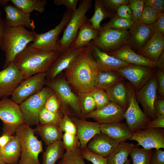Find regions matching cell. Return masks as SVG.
Listing matches in <instances>:
<instances>
[{
  "mask_svg": "<svg viewBox=\"0 0 164 164\" xmlns=\"http://www.w3.org/2000/svg\"><path fill=\"white\" fill-rule=\"evenodd\" d=\"M116 15L119 17L128 20H132L133 13L128 4L120 6L117 10Z\"/></svg>",
  "mask_w": 164,
  "mask_h": 164,
  "instance_id": "681fc988",
  "label": "cell"
},
{
  "mask_svg": "<svg viewBox=\"0 0 164 164\" xmlns=\"http://www.w3.org/2000/svg\"><path fill=\"white\" fill-rule=\"evenodd\" d=\"M138 146L135 145L129 154L132 159V164H151L153 150L140 148Z\"/></svg>",
  "mask_w": 164,
  "mask_h": 164,
  "instance_id": "d590c367",
  "label": "cell"
},
{
  "mask_svg": "<svg viewBox=\"0 0 164 164\" xmlns=\"http://www.w3.org/2000/svg\"><path fill=\"white\" fill-rule=\"evenodd\" d=\"M43 107L47 110L53 112H57L60 110V102L54 92L47 99Z\"/></svg>",
  "mask_w": 164,
  "mask_h": 164,
  "instance_id": "c3c4849f",
  "label": "cell"
},
{
  "mask_svg": "<svg viewBox=\"0 0 164 164\" xmlns=\"http://www.w3.org/2000/svg\"><path fill=\"white\" fill-rule=\"evenodd\" d=\"M81 152L84 159L93 164H107V158L95 154L87 148L81 149Z\"/></svg>",
  "mask_w": 164,
  "mask_h": 164,
  "instance_id": "f6af8a7d",
  "label": "cell"
},
{
  "mask_svg": "<svg viewBox=\"0 0 164 164\" xmlns=\"http://www.w3.org/2000/svg\"><path fill=\"white\" fill-rule=\"evenodd\" d=\"M155 31L164 36V13H161L158 18L153 24Z\"/></svg>",
  "mask_w": 164,
  "mask_h": 164,
  "instance_id": "9f6ffc18",
  "label": "cell"
},
{
  "mask_svg": "<svg viewBox=\"0 0 164 164\" xmlns=\"http://www.w3.org/2000/svg\"><path fill=\"white\" fill-rule=\"evenodd\" d=\"M21 153V146L16 135L2 149H0V160L6 164H17Z\"/></svg>",
  "mask_w": 164,
  "mask_h": 164,
  "instance_id": "83f0119b",
  "label": "cell"
},
{
  "mask_svg": "<svg viewBox=\"0 0 164 164\" xmlns=\"http://www.w3.org/2000/svg\"><path fill=\"white\" fill-rule=\"evenodd\" d=\"M145 5L151 7L159 13L164 12V0H144Z\"/></svg>",
  "mask_w": 164,
  "mask_h": 164,
  "instance_id": "816d5d0a",
  "label": "cell"
},
{
  "mask_svg": "<svg viewBox=\"0 0 164 164\" xmlns=\"http://www.w3.org/2000/svg\"><path fill=\"white\" fill-rule=\"evenodd\" d=\"M129 31L130 36L128 44L132 50L137 53L143 48L155 32L153 24H145L138 21L134 22Z\"/></svg>",
  "mask_w": 164,
  "mask_h": 164,
  "instance_id": "ac0fdd59",
  "label": "cell"
},
{
  "mask_svg": "<svg viewBox=\"0 0 164 164\" xmlns=\"http://www.w3.org/2000/svg\"><path fill=\"white\" fill-rule=\"evenodd\" d=\"M160 14L153 8L145 5L138 21L145 24H152L158 18Z\"/></svg>",
  "mask_w": 164,
  "mask_h": 164,
  "instance_id": "60d3db41",
  "label": "cell"
},
{
  "mask_svg": "<svg viewBox=\"0 0 164 164\" xmlns=\"http://www.w3.org/2000/svg\"><path fill=\"white\" fill-rule=\"evenodd\" d=\"M158 84L155 74L140 90L135 91L138 102L142 106L143 112L151 120L157 118L155 109Z\"/></svg>",
  "mask_w": 164,
  "mask_h": 164,
  "instance_id": "4fadbf2b",
  "label": "cell"
},
{
  "mask_svg": "<svg viewBox=\"0 0 164 164\" xmlns=\"http://www.w3.org/2000/svg\"><path fill=\"white\" fill-rule=\"evenodd\" d=\"M15 133L19 141L21 149L17 164H41L38 156L43 152V145L42 141L35 135L34 129L24 123L18 127Z\"/></svg>",
  "mask_w": 164,
  "mask_h": 164,
  "instance_id": "5b68a950",
  "label": "cell"
},
{
  "mask_svg": "<svg viewBox=\"0 0 164 164\" xmlns=\"http://www.w3.org/2000/svg\"><path fill=\"white\" fill-rule=\"evenodd\" d=\"M0 164H6L3 161L0 160Z\"/></svg>",
  "mask_w": 164,
  "mask_h": 164,
  "instance_id": "e7e4bbea",
  "label": "cell"
},
{
  "mask_svg": "<svg viewBox=\"0 0 164 164\" xmlns=\"http://www.w3.org/2000/svg\"><path fill=\"white\" fill-rule=\"evenodd\" d=\"M4 8L5 12V21L7 26L12 27L23 26L32 30L35 28L33 21L30 19V14L22 12L10 4Z\"/></svg>",
  "mask_w": 164,
  "mask_h": 164,
  "instance_id": "603a6c76",
  "label": "cell"
},
{
  "mask_svg": "<svg viewBox=\"0 0 164 164\" xmlns=\"http://www.w3.org/2000/svg\"><path fill=\"white\" fill-rule=\"evenodd\" d=\"M90 93L95 103L96 109L102 108L110 102L107 94L104 90L94 88Z\"/></svg>",
  "mask_w": 164,
  "mask_h": 164,
  "instance_id": "b9f144b4",
  "label": "cell"
},
{
  "mask_svg": "<svg viewBox=\"0 0 164 164\" xmlns=\"http://www.w3.org/2000/svg\"><path fill=\"white\" fill-rule=\"evenodd\" d=\"M155 75L158 84V90L160 96L164 97V72L159 69L156 70Z\"/></svg>",
  "mask_w": 164,
  "mask_h": 164,
  "instance_id": "f5cc1de1",
  "label": "cell"
},
{
  "mask_svg": "<svg viewBox=\"0 0 164 164\" xmlns=\"http://www.w3.org/2000/svg\"><path fill=\"white\" fill-rule=\"evenodd\" d=\"M25 79L12 63L0 71V99L8 97Z\"/></svg>",
  "mask_w": 164,
  "mask_h": 164,
  "instance_id": "2e32d148",
  "label": "cell"
},
{
  "mask_svg": "<svg viewBox=\"0 0 164 164\" xmlns=\"http://www.w3.org/2000/svg\"><path fill=\"white\" fill-rule=\"evenodd\" d=\"M77 95L81 113L85 119L86 115L96 109L95 103L90 92L80 93Z\"/></svg>",
  "mask_w": 164,
  "mask_h": 164,
  "instance_id": "8d00e7d4",
  "label": "cell"
},
{
  "mask_svg": "<svg viewBox=\"0 0 164 164\" xmlns=\"http://www.w3.org/2000/svg\"><path fill=\"white\" fill-rule=\"evenodd\" d=\"M124 78L115 71H99L97 77L95 88L104 90L108 89Z\"/></svg>",
  "mask_w": 164,
  "mask_h": 164,
  "instance_id": "1f68e13d",
  "label": "cell"
},
{
  "mask_svg": "<svg viewBox=\"0 0 164 164\" xmlns=\"http://www.w3.org/2000/svg\"><path fill=\"white\" fill-rule=\"evenodd\" d=\"M120 143L101 132L94 136L88 143L87 148L94 153L107 158Z\"/></svg>",
  "mask_w": 164,
  "mask_h": 164,
  "instance_id": "44dd1931",
  "label": "cell"
},
{
  "mask_svg": "<svg viewBox=\"0 0 164 164\" xmlns=\"http://www.w3.org/2000/svg\"><path fill=\"white\" fill-rule=\"evenodd\" d=\"M64 150L62 140L47 146L43 152L41 164H55L63 155Z\"/></svg>",
  "mask_w": 164,
  "mask_h": 164,
  "instance_id": "d6a6232c",
  "label": "cell"
},
{
  "mask_svg": "<svg viewBox=\"0 0 164 164\" xmlns=\"http://www.w3.org/2000/svg\"><path fill=\"white\" fill-rule=\"evenodd\" d=\"M110 101L123 108L126 110L128 103V95L125 83L123 80L105 90Z\"/></svg>",
  "mask_w": 164,
  "mask_h": 164,
  "instance_id": "f546056e",
  "label": "cell"
},
{
  "mask_svg": "<svg viewBox=\"0 0 164 164\" xmlns=\"http://www.w3.org/2000/svg\"><path fill=\"white\" fill-rule=\"evenodd\" d=\"M157 115L164 117V100L159 96H157L154 105Z\"/></svg>",
  "mask_w": 164,
  "mask_h": 164,
  "instance_id": "11a10c76",
  "label": "cell"
},
{
  "mask_svg": "<svg viewBox=\"0 0 164 164\" xmlns=\"http://www.w3.org/2000/svg\"><path fill=\"white\" fill-rule=\"evenodd\" d=\"M135 145L125 142L120 143L114 151L107 158V164H124Z\"/></svg>",
  "mask_w": 164,
  "mask_h": 164,
  "instance_id": "4dcf8cb0",
  "label": "cell"
},
{
  "mask_svg": "<svg viewBox=\"0 0 164 164\" xmlns=\"http://www.w3.org/2000/svg\"><path fill=\"white\" fill-rule=\"evenodd\" d=\"M62 140L66 152L80 147V142L76 135L64 132L62 135Z\"/></svg>",
  "mask_w": 164,
  "mask_h": 164,
  "instance_id": "7bdbcfd3",
  "label": "cell"
},
{
  "mask_svg": "<svg viewBox=\"0 0 164 164\" xmlns=\"http://www.w3.org/2000/svg\"><path fill=\"white\" fill-rule=\"evenodd\" d=\"M0 119L2 134L13 135L19 126L26 123L19 105L8 97L0 99Z\"/></svg>",
  "mask_w": 164,
  "mask_h": 164,
  "instance_id": "52a82bcc",
  "label": "cell"
},
{
  "mask_svg": "<svg viewBox=\"0 0 164 164\" xmlns=\"http://www.w3.org/2000/svg\"><path fill=\"white\" fill-rule=\"evenodd\" d=\"M100 125L101 132L119 142H125L132 136L126 123L114 122Z\"/></svg>",
  "mask_w": 164,
  "mask_h": 164,
  "instance_id": "484cf974",
  "label": "cell"
},
{
  "mask_svg": "<svg viewBox=\"0 0 164 164\" xmlns=\"http://www.w3.org/2000/svg\"><path fill=\"white\" fill-rule=\"evenodd\" d=\"M124 164H130L129 160L128 159Z\"/></svg>",
  "mask_w": 164,
  "mask_h": 164,
  "instance_id": "be15d7a7",
  "label": "cell"
},
{
  "mask_svg": "<svg viewBox=\"0 0 164 164\" xmlns=\"http://www.w3.org/2000/svg\"><path fill=\"white\" fill-rule=\"evenodd\" d=\"M63 116V114L60 110L57 112H53L47 110L43 107L39 113V124L58 125Z\"/></svg>",
  "mask_w": 164,
  "mask_h": 164,
  "instance_id": "ab89813d",
  "label": "cell"
},
{
  "mask_svg": "<svg viewBox=\"0 0 164 164\" xmlns=\"http://www.w3.org/2000/svg\"><path fill=\"white\" fill-rule=\"evenodd\" d=\"M151 164H164V151L160 149H155L153 152Z\"/></svg>",
  "mask_w": 164,
  "mask_h": 164,
  "instance_id": "db71d44e",
  "label": "cell"
},
{
  "mask_svg": "<svg viewBox=\"0 0 164 164\" xmlns=\"http://www.w3.org/2000/svg\"><path fill=\"white\" fill-rule=\"evenodd\" d=\"M71 118L76 127V136L80 142V148H86L91 138L101 132L100 125L96 122L89 121L75 117Z\"/></svg>",
  "mask_w": 164,
  "mask_h": 164,
  "instance_id": "7402d4cb",
  "label": "cell"
},
{
  "mask_svg": "<svg viewBox=\"0 0 164 164\" xmlns=\"http://www.w3.org/2000/svg\"><path fill=\"white\" fill-rule=\"evenodd\" d=\"M13 135L9 134H2L0 137V149L3 148L9 142Z\"/></svg>",
  "mask_w": 164,
  "mask_h": 164,
  "instance_id": "680465c9",
  "label": "cell"
},
{
  "mask_svg": "<svg viewBox=\"0 0 164 164\" xmlns=\"http://www.w3.org/2000/svg\"><path fill=\"white\" fill-rule=\"evenodd\" d=\"M58 125L63 132L76 135V125L70 116L64 115Z\"/></svg>",
  "mask_w": 164,
  "mask_h": 164,
  "instance_id": "ee69618b",
  "label": "cell"
},
{
  "mask_svg": "<svg viewBox=\"0 0 164 164\" xmlns=\"http://www.w3.org/2000/svg\"><path fill=\"white\" fill-rule=\"evenodd\" d=\"M92 2L91 0L80 1L64 29L62 37L58 41V50L60 52L70 48L75 40L80 29L88 19L86 14L91 8Z\"/></svg>",
  "mask_w": 164,
  "mask_h": 164,
  "instance_id": "8992f818",
  "label": "cell"
},
{
  "mask_svg": "<svg viewBox=\"0 0 164 164\" xmlns=\"http://www.w3.org/2000/svg\"><path fill=\"white\" fill-rule=\"evenodd\" d=\"M99 34V32L93 27L87 19L80 29L75 40L70 47L74 49L83 48L97 38Z\"/></svg>",
  "mask_w": 164,
  "mask_h": 164,
  "instance_id": "f1b7e54d",
  "label": "cell"
},
{
  "mask_svg": "<svg viewBox=\"0 0 164 164\" xmlns=\"http://www.w3.org/2000/svg\"><path fill=\"white\" fill-rule=\"evenodd\" d=\"M61 53L59 51L43 52L29 43L15 57L12 63L26 79L38 73L46 72Z\"/></svg>",
  "mask_w": 164,
  "mask_h": 164,
  "instance_id": "7a4b0ae2",
  "label": "cell"
},
{
  "mask_svg": "<svg viewBox=\"0 0 164 164\" xmlns=\"http://www.w3.org/2000/svg\"><path fill=\"white\" fill-rule=\"evenodd\" d=\"M107 53L128 64L147 66L154 68H156L155 63L135 53L131 49L128 43L115 51Z\"/></svg>",
  "mask_w": 164,
  "mask_h": 164,
  "instance_id": "cb8c5ba5",
  "label": "cell"
},
{
  "mask_svg": "<svg viewBox=\"0 0 164 164\" xmlns=\"http://www.w3.org/2000/svg\"><path fill=\"white\" fill-rule=\"evenodd\" d=\"M106 8L114 15L116 14L117 9L121 5L128 4L129 0H101Z\"/></svg>",
  "mask_w": 164,
  "mask_h": 164,
  "instance_id": "7dc6e473",
  "label": "cell"
},
{
  "mask_svg": "<svg viewBox=\"0 0 164 164\" xmlns=\"http://www.w3.org/2000/svg\"><path fill=\"white\" fill-rule=\"evenodd\" d=\"M73 13L67 10L63 13L59 24L45 33L37 34L34 30L35 38L33 43H30L31 46L45 52L59 51V36L64 30Z\"/></svg>",
  "mask_w": 164,
  "mask_h": 164,
  "instance_id": "ba28073f",
  "label": "cell"
},
{
  "mask_svg": "<svg viewBox=\"0 0 164 164\" xmlns=\"http://www.w3.org/2000/svg\"><path fill=\"white\" fill-rule=\"evenodd\" d=\"M94 7V14L88 21L94 29L99 32L102 21L107 18L110 19L114 15L106 8L101 0H95Z\"/></svg>",
  "mask_w": 164,
  "mask_h": 164,
  "instance_id": "836d02e7",
  "label": "cell"
},
{
  "mask_svg": "<svg viewBox=\"0 0 164 164\" xmlns=\"http://www.w3.org/2000/svg\"><path fill=\"white\" fill-rule=\"evenodd\" d=\"M1 13H2V12H1V10L0 9V16L1 15Z\"/></svg>",
  "mask_w": 164,
  "mask_h": 164,
  "instance_id": "03108f58",
  "label": "cell"
},
{
  "mask_svg": "<svg viewBox=\"0 0 164 164\" xmlns=\"http://www.w3.org/2000/svg\"><path fill=\"white\" fill-rule=\"evenodd\" d=\"M46 72L38 73L25 79L12 94L11 99L18 104L41 91L45 85Z\"/></svg>",
  "mask_w": 164,
  "mask_h": 164,
  "instance_id": "5bb4252c",
  "label": "cell"
},
{
  "mask_svg": "<svg viewBox=\"0 0 164 164\" xmlns=\"http://www.w3.org/2000/svg\"><path fill=\"white\" fill-rule=\"evenodd\" d=\"M78 0H55L54 2L57 5L65 6L67 10L73 12L77 9Z\"/></svg>",
  "mask_w": 164,
  "mask_h": 164,
  "instance_id": "f907efd6",
  "label": "cell"
},
{
  "mask_svg": "<svg viewBox=\"0 0 164 164\" xmlns=\"http://www.w3.org/2000/svg\"><path fill=\"white\" fill-rule=\"evenodd\" d=\"M115 71L128 80L137 91L153 77L156 70L155 68L147 66L129 64Z\"/></svg>",
  "mask_w": 164,
  "mask_h": 164,
  "instance_id": "7c38bea8",
  "label": "cell"
},
{
  "mask_svg": "<svg viewBox=\"0 0 164 164\" xmlns=\"http://www.w3.org/2000/svg\"><path fill=\"white\" fill-rule=\"evenodd\" d=\"M134 22L128 20L114 15L110 18L109 21L103 24L102 29H113L119 30H128L132 26Z\"/></svg>",
  "mask_w": 164,
  "mask_h": 164,
  "instance_id": "74e56055",
  "label": "cell"
},
{
  "mask_svg": "<svg viewBox=\"0 0 164 164\" xmlns=\"http://www.w3.org/2000/svg\"><path fill=\"white\" fill-rule=\"evenodd\" d=\"M9 1V0H0V5L4 7L8 4Z\"/></svg>",
  "mask_w": 164,
  "mask_h": 164,
  "instance_id": "6125c7cd",
  "label": "cell"
},
{
  "mask_svg": "<svg viewBox=\"0 0 164 164\" xmlns=\"http://www.w3.org/2000/svg\"><path fill=\"white\" fill-rule=\"evenodd\" d=\"M125 111L122 107L110 101L102 108L88 114L85 118H92L99 124L120 122L125 119L122 115Z\"/></svg>",
  "mask_w": 164,
  "mask_h": 164,
  "instance_id": "e0dca14e",
  "label": "cell"
},
{
  "mask_svg": "<svg viewBox=\"0 0 164 164\" xmlns=\"http://www.w3.org/2000/svg\"><path fill=\"white\" fill-rule=\"evenodd\" d=\"M14 5L22 12L30 14L36 10L39 12H43L45 9L46 0H11Z\"/></svg>",
  "mask_w": 164,
  "mask_h": 164,
  "instance_id": "e575fe53",
  "label": "cell"
},
{
  "mask_svg": "<svg viewBox=\"0 0 164 164\" xmlns=\"http://www.w3.org/2000/svg\"><path fill=\"white\" fill-rule=\"evenodd\" d=\"M64 71L65 79L77 94L89 93L95 88L99 71L87 46Z\"/></svg>",
  "mask_w": 164,
  "mask_h": 164,
  "instance_id": "6da1fadb",
  "label": "cell"
},
{
  "mask_svg": "<svg viewBox=\"0 0 164 164\" xmlns=\"http://www.w3.org/2000/svg\"><path fill=\"white\" fill-rule=\"evenodd\" d=\"M164 128V117L157 115V118L151 120L144 128Z\"/></svg>",
  "mask_w": 164,
  "mask_h": 164,
  "instance_id": "6f0895ef",
  "label": "cell"
},
{
  "mask_svg": "<svg viewBox=\"0 0 164 164\" xmlns=\"http://www.w3.org/2000/svg\"><path fill=\"white\" fill-rule=\"evenodd\" d=\"M34 129L35 134L39 135L46 145L48 146L61 140L63 134L58 125L39 124Z\"/></svg>",
  "mask_w": 164,
  "mask_h": 164,
  "instance_id": "4316f807",
  "label": "cell"
},
{
  "mask_svg": "<svg viewBox=\"0 0 164 164\" xmlns=\"http://www.w3.org/2000/svg\"><path fill=\"white\" fill-rule=\"evenodd\" d=\"M156 67L159 70L164 72V53H162L156 63Z\"/></svg>",
  "mask_w": 164,
  "mask_h": 164,
  "instance_id": "94428289",
  "label": "cell"
},
{
  "mask_svg": "<svg viewBox=\"0 0 164 164\" xmlns=\"http://www.w3.org/2000/svg\"><path fill=\"white\" fill-rule=\"evenodd\" d=\"M87 46L91 52L99 71H115L130 64L101 51L91 41Z\"/></svg>",
  "mask_w": 164,
  "mask_h": 164,
  "instance_id": "d6986e66",
  "label": "cell"
},
{
  "mask_svg": "<svg viewBox=\"0 0 164 164\" xmlns=\"http://www.w3.org/2000/svg\"><path fill=\"white\" fill-rule=\"evenodd\" d=\"M128 95L127 108L122 116L132 133L145 127L151 120L141 109L135 96V91L128 82L125 83Z\"/></svg>",
  "mask_w": 164,
  "mask_h": 164,
  "instance_id": "8fae6325",
  "label": "cell"
},
{
  "mask_svg": "<svg viewBox=\"0 0 164 164\" xmlns=\"http://www.w3.org/2000/svg\"><path fill=\"white\" fill-rule=\"evenodd\" d=\"M130 140L137 142L146 149L164 148L163 128H144L132 133Z\"/></svg>",
  "mask_w": 164,
  "mask_h": 164,
  "instance_id": "9a60e30c",
  "label": "cell"
},
{
  "mask_svg": "<svg viewBox=\"0 0 164 164\" xmlns=\"http://www.w3.org/2000/svg\"><path fill=\"white\" fill-rule=\"evenodd\" d=\"M164 49V36L155 32L143 48L137 53L156 63Z\"/></svg>",
  "mask_w": 164,
  "mask_h": 164,
  "instance_id": "d4e9b609",
  "label": "cell"
},
{
  "mask_svg": "<svg viewBox=\"0 0 164 164\" xmlns=\"http://www.w3.org/2000/svg\"><path fill=\"white\" fill-rule=\"evenodd\" d=\"M53 93L51 88L43 87L40 91L30 96L19 104L26 123L30 126L39 124L40 111L47 99Z\"/></svg>",
  "mask_w": 164,
  "mask_h": 164,
  "instance_id": "9c48e42d",
  "label": "cell"
},
{
  "mask_svg": "<svg viewBox=\"0 0 164 164\" xmlns=\"http://www.w3.org/2000/svg\"><path fill=\"white\" fill-rule=\"evenodd\" d=\"M130 36L128 30L101 28L98 36L91 42L101 51L110 53L128 44Z\"/></svg>",
  "mask_w": 164,
  "mask_h": 164,
  "instance_id": "30bf717a",
  "label": "cell"
},
{
  "mask_svg": "<svg viewBox=\"0 0 164 164\" xmlns=\"http://www.w3.org/2000/svg\"><path fill=\"white\" fill-rule=\"evenodd\" d=\"M5 27V20L0 16V47L2 46L4 39Z\"/></svg>",
  "mask_w": 164,
  "mask_h": 164,
  "instance_id": "91938a15",
  "label": "cell"
},
{
  "mask_svg": "<svg viewBox=\"0 0 164 164\" xmlns=\"http://www.w3.org/2000/svg\"><path fill=\"white\" fill-rule=\"evenodd\" d=\"M78 147L75 149L64 153L57 164H86Z\"/></svg>",
  "mask_w": 164,
  "mask_h": 164,
  "instance_id": "f35d334b",
  "label": "cell"
},
{
  "mask_svg": "<svg viewBox=\"0 0 164 164\" xmlns=\"http://www.w3.org/2000/svg\"><path fill=\"white\" fill-rule=\"evenodd\" d=\"M35 38L34 30H28L23 26L12 27L6 25L1 48L5 53L3 69L13 61L15 57Z\"/></svg>",
  "mask_w": 164,
  "mask_h": 164,
  "instance_id": "3957f363",
  "label": "cell"
},
{
  "mask_svg": "<svg viewBox=\"0 0 164 164\" xmlns=\"http://www.w3.org/2000/svg\"><path fill=\"white\" fill-rule=\"evenodd\" d=\"M128 4L133 13L132 21L133 22L138 21L145 5L144 0H129Z\"/></svg>",
  "mask_w": 164,
  "mask_h": 164,
  "instance_id": "bcb514c9",
  "label": "cell"
},
{
  "mask_svg": "<svg viewBox=\"0 0 164 164\" xmlns=\"http://www.w3.org/2000/svg\"><path fill=\"white\" fill-rule=\"evenodd\" d=\"M45 85L56 94L60 103V111L64 115L85 119L81 113L77 95L72 91L65 78L57 76L52 80L46 79Z\"/></svg>",
  "mask_w": 164,
  "mask_h": 164,
  "instance_id": "277c9868",
  "label": "cell"
},
{
  "mask_svg": "<svg viewBox=\"0 0 164 164\" xmlns=\"http://www.w3.org/2000/svg\"><path fill=\"white\" fill-rule=\"evenodd\" d=\"M84 47L80 49L70 47L61 52L46 72V79L52 80L66 69L75 60Z\"/></svg>",
  "mask_w": 164,
  "mask_h": 164,
  "instance_id": "ffe728a7",
  "label": "cell"
}]
</instances>
